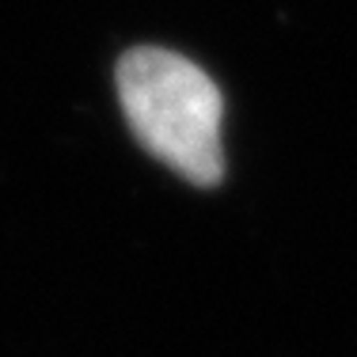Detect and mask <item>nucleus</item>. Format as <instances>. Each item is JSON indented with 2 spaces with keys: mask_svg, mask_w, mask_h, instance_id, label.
I'll use <instances>...</instances> for the list:
<instances>
[{
  "mask_svg": "<svg viewBox=\"0 0 357 357\" xmlns=\"http://www.w3.org/2000/svg\"><path fill=\"white\" fill-rule=\"evenodd\" d=\"M118 99L137 141L160 164L198 186L225 178V103L209 73L172 50L137 46L118 61Z\"/></svg>",
  "mask_w": 357,
  "mask_h": 357,
  "instance_id": "1",
  "label": "nucleus"
}]
</instances>
